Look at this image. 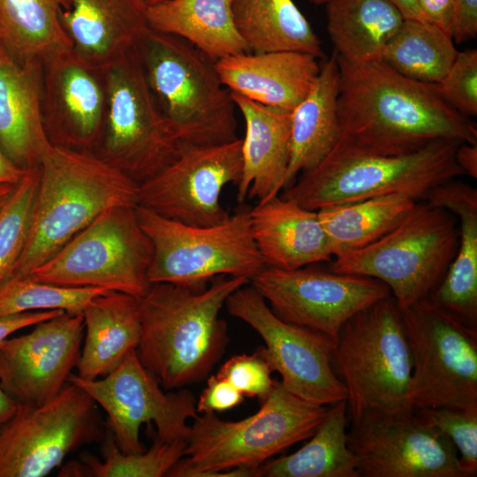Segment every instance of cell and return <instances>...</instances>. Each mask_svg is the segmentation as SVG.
Returning a JSON list of instances; mask_svg holds the SVG:
<instances>
[{"label":"cell","instance_id":"cell-37","mask_svg":"<svg viewBox=\"0 0 477 477\" xmlns=\"http://www.w3.org/2000/svg\"><path fill=\"white\" fill-rule=\"evenodd\" d=\"M109 291L95 287H66L10 277L0 285V318L30 311L60 309L81 314L95 297Z\"/></svg>","mask_w":477,"mask_h":477},{"label":"cell","instance_id":"cell-11","mask_svg":"<svg viewBox=\"0 0 477 477\" xmlns=\"http://www.w3.org/2000/svg\"><path fill=\"white\" fill-rule=\"evenodd\" d=\"M101 72L106 107L99 156L140 185L177 159L185 148L152 95L136 46Z\"/></svg>","mask_w":477,"mask_h":477},{"label":"cell","instance_id":"cell-46","mask_svg":"<svg viewBox=\"0 0 477 477\" xmlns=\"http://www.w3.org/2000/svg\"><path fill=\"white\" fill-rule=\"evenodd\" d=\"M455 160L465 175L477 178V144L460 143L455 153Z\"/></svg>","mask_w":477,"mask_h":477},{"label":"cell","instance_id":"cell-13","mask_svg":"<svg viewBox=\"0 0 477 477\" xmlns=\"http://www.w3.org/2000/svg\"><path fill=\"white\" fill-rule=\"evenodd\" d=\"M105 435L96 402L67 382L43 404H19L0 428V477L45 476L70 452Z\"/></svg>","mask_w":477,"mask_h":477},{"label":"cell","instance_id":"cell-1","mask_svg":"<svg viewBox=\"0 0 477 477\" xmlns=\"http://www.w3.org/2000/svg\"><path fill=\"white\" fill-rule=\"evenodd\" d=\"M337 57L341 133L329 155H399L439 140L477 144L476 125L435 84L408 79L382 60L352 64Z\"/></svg>","mask_w":477,"mask_h":477},{"label":"cell","instance_id":"cell-17","mask_svg":"<svg viewBox=\"0 0 477 477\" xmlns=\"http://www.w3.org/2000/svg\"><path fill=\"white\" fill-rule=\"evenodd\" d=\"M346 442L360 477H466L452 442L415 410L365 413Z\"/></svg>","mask_w":477,"mask_h":477},{"label":"cell","instance_id":"cell-2","mask_svg":"<svg viewBox=\"0 0 477 477\" xmlns=\"http://www.w3.org/2000/svg\"><path fill=\"white\" fill-rule=\"evenodd\" d=\"M247 283L244 276H218L203 289L152 284L139 299L141 332L136 353L142 366L166 389L203 380L229 342L220 311Z\"/></svg>","mask_w":477,"mask_h":477},{"label":"cell","instance_id":"cell-15","mask_svg":"<svg viewBox=\"0 0 477 477\" xmlns=\"http://www.w3.org/2000/svg\"><path fill=\"white\" fill-rule=\"evenodd\" d=\"M68 382L84 390L107 413L109 428L124 453L142 452L140 428L142 424L156 427L163 442L187 440L195 419L196 398L186 389L164 393L159 381L140 363L136 350L101 380H87L71 373Z\"/></svg>","mask_w":477,"mask_h":477},{"label":"cell","instance_id":"cell-22","mask_svg":"<svg viewBox=\"0 0 477 477\" xmlns=\"http://www.w3.org/2000/svg\"><path fill=\"white\" fill-rule=\"evenodd\" d=\"M223 86L263 105L292 110L320 72L317 58L299 51L244 52L216 61Z\"/></svg>","mask_w":477,"mask_h":477},{"label":"cell","instance_id":"cell-42","mask_svg":"<svg viewBox=\"0 0 477 477\" xmlns=\"http://www.w3.org/2000/svg\"><path fill=\"white\" fill-rule=\"evenodd\" d=\"M243 401L244 395L227 379L216 374L208 378L206 388L196 400V410L198 413H221Z\"/></svg>","mask_w":477,"mask_h":477},{"label":"cell","instance_id":"cell-12","mask_svg":"<svg viewBox=\"0 0 477 477\" xmlns=\"http://www.w3.org/2000/svg\"><path fill=\"white\" fill-rule=\"evenodd\" d=\"M401 312L413 360L414 410L477 411V327L428 297Z\"/></svg>","mask_w":477,"mask_h":477},{"label":"cell","instance_id":"cell-18","mask_svg":"<svg viewBox=\"0 0 477 477\" xmlns=\"http://www.w3.org/2000/svg\"><path fill=\"white\" fill-rule=\"evenodd\" d=\"M242 139L206 147L185 148L179 156L138 187V206L165 218L194 226L224 222L221 204L228 184L242 174Z\"/></svg>","mask_w":477,"mask_h":477},{"label":"cell","instance_id":"cell-28","mask_svg":"<svg viewBox=\"0 0 477 477\" xmlns=\"http://www.w3.org/2000/svg\"><path fill=\"white\" fill-rule=\"evenodd\" d=\"M85 342L76 364L78 375L87 380L113 371L140 341L139 299L109 291L93 298L82 311Z\"/></svg>","mask_w":477,"mask_h":477},{"label":"cell","instance_id":"cell-39","mask_svg":"<svg viewBox=\"0 0 477 477\" xmlns=\"http://www.w3.org/2000/svg\"><path fill=\"white\" fill-rule=\"evenodd\" d=\"M416 413L452 442L466 477L477 474V411L447 407L421 408Z\"/></svg>","mask_w":477,"mask_h":477},{"label":"cell","instance_id":"cell-19","mask_svg":"<svg viewBox=\"0 0 477 477\" xmlns=\"http://www.w3.org/2000/svg\"><path fill=\"white\" fill-rule=\"evenodd\" d=\"M84 337L81 314L64 312L25 335L0 342V385L20 405L55 397L76 367Z\"/></svg>","mask_w":477,"mask_h":477},{"label":"cell","instance_id":"cell-20","mask_svg":"<svg viewBox=\"0 0 477 477\" xmlns=\"http://www.w3.org/2000/svg\"><path fill=\"white\" fill-rule=\"evenodd\" d=\"M43 118L61 146H91L101 133L106 107L102 72L73 51L42 63Z\"/></svg>","mask_w":477,"mask_h":477},{"label":"cell","instance_id":"cell-24","mask_svg":"<svg viewBox=\"0 0 477 477\" xmlns=\"http://www.w3.org/2000/svg\"><path fill=\"white\" fill-rule=\"evenodd\" d=\"M231 94L246 124L237 201L243 204L247 198H255L261 202L282 190L289 163L292 110Z\"/></svg>","mask_w":477,"mask_h":477},{"label":"cell","instance_id":"cell-30","mask_svg":"<svg viewBox=\"0 0 477 477\" xmlns=\"http://www.w3.org/2000/svg\"><path fill=\"white\" fill-rule=\"evenodd\" d=\"M327 28L335 53L352 64L382 60L405 19L389 0H328Z\"/></svg>","mask_w":477,"mask_h":477},{"label":"cell","instance_id":"cell-31","mask_svg":"<svg viewBox=\"0 0 477 477\" xmlns=\"http://www.w3.org/2000/svg\"><path fill=\"white\" fill-rule=\"evenodd\" d=\"M250 52L299 51L322 58V42L292 0H230Z\"/></svg>","mask_w":477,"mask_h":477},{"label":"cell","instance_id":"cell-40","mask_svg":"<svg viewBox=\"0 0 477 477\" xmlns=\"http://www.w3.org/2000/svg\"><path fill=\"white\" fill-rule=\"evenodd\" d=\"M435 85L440 96L462 115H477V50L458 51L445 76Z\"/></svg>","mask_w":477,"mask_h":477},{"label":"cell","instance_id":"cell-52","mask_svg":"<svg viewBox=\"0 0 477 477\" xmlns=\"http://www.w3.org/2000/svg\"><path fill=\"white\" fill-rule=\"evenodd\" d=\"M314 4H326L328 0H310Z\"/></svg>","mask_w":477,"mask_h":477},{"label":"cell","instance_id":"cell-44","mask_svg":"<svg viewBox=\"0 0 477 477\" xmlns=\"http://www.w3.org/2000/svg\"><path fill=\"white\" fill-rule=\"evenodd\" d=\"M453 41L463 42L477 35V0H455Z\"/></svg>","mask_w":477,"mask_h":477},{"label":"cell","instance_id":"cell-36","mask_svg":"<svg viewBox=\"0 0 477 477\" xmlns=\"http://www.w3.org/2000/svg\"><path fill=\"white\" fill-rule=\"evenodd\" d=\"M110 431V430H109ZM102 462L90 454L81 456L96 477H163L186 455V440L163 442L156 438L147 452L124 453L111 432H106Z\"/></svg>","mask_w":477,"mask_h":477},{"label":"cell","instance_id":"cell-25","mask_svg":"<svg viewBox=\"0 0 477 477\" xmlns=\"http://www.w3.org/2000/svg\"><path fill=\"white\" fill-rule=\"evenodd\" d=\"M253 236L265 266L295 269L332 258L316 210L279 194L250 208Z\"/></svg>","mask_w":477,"mask_h":477},{"label":"cell","instance_id":"cell-47","mask_svg":"<svg viewBox=\"0 0 477 477\" xmlns=\"http://www.w3.org/2000/svg\"><path fill=\"white\" fill-rule=\"evenodd\" d=\"M32 169L21 168L15 164L0 147V185H17Z\"/></svg>","mask_w":477,"mask_h":477},{"label":"cell","instance_id":"cell-38","mask_svg":"<svg viewBox=\"0 0 477 477\" xmlns=\"http://www.w3.org/2000/svg\"><path fill=\"white\" fill-rule=\"evenodd\" d=\"M39 175V167L33 168L0 209V285L11 275L24 249Z\"/></svg>","mask_w":477,"mask_h":477},{"label":"cell","instance_id":"cell-34","mask_svg":"<svg viewBox=\"0 0 477 477\" xmlns=\"http://www.w3.org/2000/svg\"><path fill=\"white\" fill-rule=\"evenodd\" d=\"M346 400L329 407L310 441L261 466L266 477H360L346 442Z\"/></svg>","mask_w":477,"mask_h":477},{"label":"cell","instance_id":"cell-6","mask_svg":"<svg viewBox=\"0 0 477 477\" xmlns=\"http://www.w3.org/2000/svg\"><path fill=\"white\" fill-rule=\"evenodd\" d=\"M333 367L345 386L352 421L367 412L414 411L412 353L402 312L391 295L344 322L335 342Z\"/></svg>","mask_w":477,"mask_h":477},{"label":"cell","instance_id":"cell-50","mask_svg":"<svg viewBox=\"0 0 477 477\" xmlns=\"http://www.w3.org/2000/svg\"><path fill=\"white\" fill-rule=\"evenodd\" d=\"M16 185L2 184L0 185V209L11 196Z\"/></svg>","mask_w":477,"mask_h":477},{"label":"cell","instance_id":"cell-49","mask_svg":"<svg viewBox=\"0 0 477 477\" xmlns=\"http://www.w3.org/2000/svg\"><path fill=\"white\" fill-rule=\"evenodd\" d=\"M19 404L11 398L0 385V428L17 412Z\"/></svg>","mask_w":477,"mask_h":477},{"label":"cell","instance_id":"cell-4","mask_svg":"<svg viewBox=\"0 0 477 477\" xmlns=\"http://www.w3.org/2000/svg\"><path fill=\"white\" fill-rule=\"evenodd\" d=\"M253 415L223 420L216 413L193 419L186 458L169 477H260L261 466L276 454L310 438L329 407L301 399L276 381Z\"/></svg>","mask_w":477,"mask_h":477},{"label":"cell","instance_id":"cell-21","mask_svg":"<svg viewBox=\"0 0 477 477\" xmlns=\"http://www.w3.org/2000/svg\"><path fill=\"white\" fill-rule=\"evenodd\" d=\"M42 100V62L19 60L0 42V147L21 168L39 167L52 145Z\"/></svg>","mask_w":477,"mask_h":477},{"label":"cell","instance_id":"cell-32","mask_svg":"<svg viewBox=\"0 0 477 477\" xmlns=\"http://www.w3.org/2000/svg\"><path fill=\"white\" fill-rule=\"evenodd\" d=\"M417 201L390 194L317 210L334 257L363 248L393 230Z\"/></svg>","mask_w":477,"mask_h":477},{"label":"cell","instance_id":"cell-45","mask_svg":"<svg viewBox=\"0 0 477 477\" xmlns=\"http://www.w3.org/2000/svg\"><path fill=\"white\" fill-rule=\"evenodd\" d=\"M64 310H40L15 314L0 318V342L13 332L57 316Z\"/></svg>","mask_w":477,"mask_h":477},{"label":"cell","instance_id":"cell-9","mask_svg":"<svg viewBox=\"0 0 477 477\" xmlns=\"http://www.w3.org/2000/svg\"><path fill=\"white\" fill-rule=\"evenodd\" d=\"M136 216L153 245L148 271L151 284L203 289L218 276L250 281L265 266L253 236L247 206L210 226L178 223L138 205Z\"/></svg>","mask_w":477,"mask_h":477},{"label":"cell","instance_id":"cell-27","mask_svg":"<svg viewBox=\"0 0 477 477\" xmlns=\"http://www.w3.org/2000/svg\"><path fill=\"white\" fill-rule=\"evenodd\" d=\"M339 81V65L334 52L320 64L311 91L292 110L289 163L282 190L290 187L299 174L319 165L337 145L341 133Z\"/></svg>","mask_w":477,"mask_h":477},{"label":"cell","instance_id":"cell-3","mask_svg":"<svg viewBox=\"0 0 477 477\" xmlns=\"http://www.w3.org/2000/svg\"><path fill=\"white\" fill-rule=\"evenodd\" d=\"M39 173L26 244L10 277L28 276L108 208L138 205L139 185L88 152L52 143Z\"/></svg>","mask_w":477,"mask_h":477},{"label":"cell","instance_id":"cell-48","mask_svg":"<svg viewBox=\"0 0 477 477\" xmlns=\"http://www.w3.org/2000/svg\"><path fill=\"white\" fill-rule=\"evenodd\" d=\"M401 12L405 19L428 22L424 18L417 0H389Z\"/></svg>","mask_w":477,"mask_h":477},{"label":"cell","instance_id":"cell-7","mask_svg":"<svg viewBox=\"0 0 477 477\" xmlns=\"http://www.w3.org/2000/svg\"><path fill=\"white\" fill-rule=\"evenodd\" d=\"M460 143L439 140L399 155H329L315 168L301 173L281 196L316 211L390 194L426 201L439 185L465 175L455 160Z\"/></svg>","mask_w":477,"mask_h":477},{"label":"cell","instance_id":"cell-51","mask_svg":"<svg viewBox=\"0 0 477 477\" xmlns=\"http://www.w3.org/2000/svg\"><path fill=\"white\" fill-rule=\"evenodd\" d=\"M163 1H166V0H141V2L146 5H153V4H159V3H162Z\"/></svg>","mask_w":477,"mask_h":477},{"label":"cell","instance_id":"cell-16","mask_svg":"<svg viewBox=\"0 0 477 477\" xmlns=\"http://www.w3.org/2000/svg\"><path fill=\"white\" fill-rule=\"evenodd\" d=\"M249 282L278 318L334 342L352 316L391 295L389 287L375 278L311 265L295 269L264 266Z\"/></svg>","mask_w":477,"mask_h":477},{"label":"cell","instance_id":"cell-23","mask_svg":"<svg viewBox=\"0 0 477 477\" xmlns=\"http://www.w3.org/2000/svg\"><path fill=\"white\" fill-rule=\"evenodd\" d=\"M141 0H67L60 20L72 51L102 70L149 28Z\"/></svg>","mask_w":477,"mask_h":477},{"label":"cell","instance_id":"cell-41","mask_svg":"<svg viewBox=\"0 0 477 477\" xmlns=\"http://www.w3.org/2000/svg\"><path fill=\"white\" fill-rule=\"evenodd\" d=\"M259 347L253 354H239L231 357L216 373L227 379L244 397L264 400L273 390L276 380Z\"/></svg>","mask_w":477,"mask_h":477},{"label":"cell","instance_id":"cell-14","mask_svg":"<svg viewBox=\"0 0 477 477\" xmlns=\"http://www.w3.org/2000/svg\"><path fill=\"white\" fill-rule=\"evenodd\" d=\"M225 306L261 336L265 345L260 348L289 392L321 405L346 400L345 386L333 367L332 339L278 318L252 285L235 290Z\"/></svg>","mask_w":477,"mask_h":477},{"label":"cell","instance_id":"cell-33","mask_svg":"<svg viewBox=\"0 0 477 477\" xmlns=\"http://www.w3.org/2000/svg\"><path fill=\"white\" fill-rule=\"evenodd\" d=\"M67 0H0V42L18 59L42 63L72 50L61 11Z\"/></svg>","mask_w":477,"mask_h":477},{"label":"cell","instance_id":"cell-43","mask_svg":"<svg viewBox=\"0 0 477 477\" xmlns=\"http://www.w3.org/2000/svg\"><path fill=\"white\" fill-rule=\"evenodd\" d=\"M426 20L453 39L455 0H417Z\"/></svg>","mask_w":477,"mask_h":477},{"label":"cell","instance_id":"cell-35","mask_svg":"<svg viewBox=\"0 0 477 477\" xmlns=\"http://www.w3.org/2000/svg\"><path fill=\"white\" fill-rule=\"evenodd\" d=\"M458 52L452 37L435 26L405 19L386 44L382 60L408 79L436 84L448 72Z\"/></svg>","mask_w":477,"mask_h":477},{"label":"cell","instance_id":"cell-10","mask_svg":"<svg viewBox=\"0 0 477 477\" xmlns=\"http://www.w3.org/2000/svg\"><path fill=\"white\" fill-rule=\"evenodd\" d=\"M136 207L108 208L28 276L59 286L95 287L142 298L152 284L148 271L154 250L139 224Z\"/></svg>","mask_w":477,"mask_h":477},{"label":"cell","instance_id":"cell-29","mask_svg":"<svg viewBox=\"0 0 477 477\" xmlns=\"http://www.w3.org/2000/svg\"><path fill=\"white\" fill-rule=\"evenodd\" d=\"M148 27L182 38L215 61L250 52L235 26L230 0H166L145 9Z\"/></svg>","mask_w":477,"mask_h":477},{"label":"cell","instance_id":"cell-5","mask_svg":"<svg viewBox=\"0 0 477 477\" xmlns=\"http://www.w3.org/2000/svg\"><path fill=\"white\" fill-rule=\"evenodd\" d=\"M136 49L152 95L184 148L238 138L237 107L214 59L182 38L150 28Z\"/></svg>","mask_w":477,"mask_h":477},{"label":"cell","instance_id":"cell-8","mask_svg":"<svg viewBox=\"0 0 477 477\" xmlns=\"http://www.w3.org/2000/svg\"><path fill=\"white\" fill-rule=\"evenodd\" d=\"M458 246L456 216L417 201L393 230L363 248L334 257L329 269L384 283L403 311L439 285Z\"/></svg>","mask_w":477,"mask_h":477},{"label":"cell","instance_id":"cell-26","mask_svg":"<svg viewBox=\"0 0 477 477\" xmlns=\"http://www.w3.org/2000/svg\"><path fill=\"white\" fill-rule=\"evenodd\" d=\"M425 201L449 210L458 223L455 257L428 298L477 327V190L454 178L436 186Z\"/></svg>","mask_w":477,"mask_h":477}]
</instances>
